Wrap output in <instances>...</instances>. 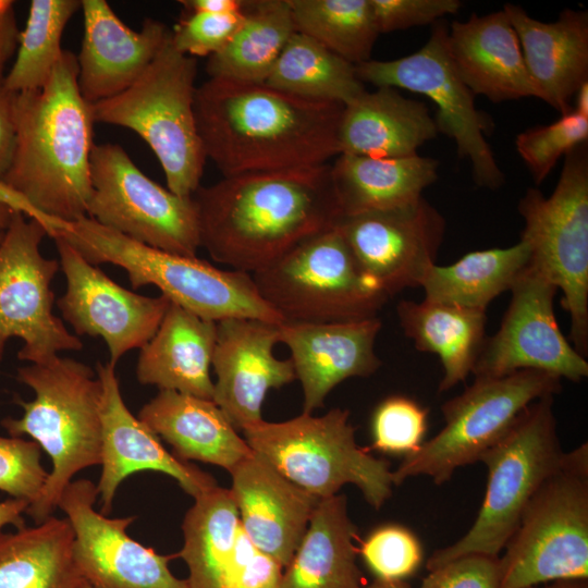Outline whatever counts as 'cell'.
<instances>
[{
    "label": "cell",
    "instance_id": "6da1fadb",
    "mask_svg": "<svg viewBox=\"0 0 588 588\" xmlns=\"http://www.w3.org/2000/svg\"><path fill=\"white\" fill-rule=\"evenodd\" d=\"M343 108L265 83L222 78L199 85L194 102L205 156L223 176L327 164L340 155Z\"/></svg>",
    "mask_w": 588,
    "mask_h": 588
},
{
    "label": "cell",
    "instance_id": "7a4b0ae2",
    "mask_svg": "<svg viewBox=\"0 0 588 588\" xmlns=\"http://www.w3.org/2000/svg\"><path fill=\"white\" fill-rule=\"evenodd\" d=\"M200 247L255 273L339 219L330 164L223 176L193 194Z\"/></svg>",
    "mask_w": 588,
    "mask_h": 588
},
{
    "label": "cell",
    "instance_id": "3957f363",
    "mask_svg": "<svg viewBox=\"0 0 588 588\" xmlns=\"http://www.w3.org/2000/svg\"><path fill=\"white\" fill-rule=\"evenodd\" d=\"M76 56L64 50L47 83L16 93V146L2 183L53 236L87 217L94 143L91 105L79 93Z\"/></svg>",
    "mask_w": 588,
    "mask_h": 588
},
{
    "label": "cell",
    "instance_id": "277c9868",
    "mask_svg": "<svg viewBox=\"0 0 588 588\" xmlns=\"http://www.w3.org/2000/svg\"><path fill=\"white\" fill-rule=\"evenodd\" d=\"M17 380L35 397L16 399L23 415L7 417L1 426L11 437L29 436L52 461L39 498L25 512L40 524L52 515L78 471L101 464L102 387L89 366L59 356L19 368Z\"/></svg>",
    "mask_w": 588,
    "mask_h": 588
},
{
    "label": "cell",
    "instance_id": "5b68a950",
    "mask_svg": "<svg viewBox=\"0 0 588 588\" xmlns=\"http://www.w3.org/2000/svg\"><path fill=\"white\" fill-rule=\"evenodd\" d=\"M56 234L91 265L111 264L125 270L133 289L154 285L170 302L206 320L256 318L282 322L259 295L250 273L223 270L198 257L150 247L89 217L68 223Z\"/></svg>",
    "mask_w": 588,
    "mask_h": 588
},
{
    "label": "cell",
    "instance_id": "8992f818",
    "mask_svg": "<svg viewBox=\"0 0 588 588\" xmlns=\"http://www.w3.org/2000/svg\"><path fill=\"white\" fill-rule=\"evenodd\" d=\"M170 36L128 88L91 105V111L95 122L136 133L158 158L167 188L192 197L207 160L194 109L197 61L179 52Z\"/></svg>",
    "mask_w": 588,
    "mask_h": 588
},
{
    "label": "cell",
    "instance_id": "52a82bcc",
    "mask_svg": "<svg viewBox=\"0 0 588 588\" xmlns=\"http://www.w3.org/2000/svg\"><path fill=\"white\" fill-rule=\"evenodd\" d=\"M499 558L501 588L588 580V444L564 452Z\"/></svg>",
    "mask_w": 588,
    "mask_h": 588
},
{
    "label": "cell",
    "instance_id": "ba28073f",
    "mask_svg": "<svg viewBox=\"0 0 588 588\" xmlns=\"http://www.w3.org/2000/svg\"><path fill=\"white\" fill-rule=\"evenodd\" d=\"M563 454L553 396L532 402L510 431L480 457L488 479L473 526L453 544L436 550L427 561V569L468 554L499 556L527 503Z\"/></svg>",
    "mask_w": 588,
    "mask_h": 588
},
{
    "label": "cell",
    "instance_id": "9c48e42d",
    "mask_svg": "<svg viewBox=\"0 0 588 588\" xmlns=\"http://www.w3.org/2000/svg\"><path fill=\"white\" fill-rule=\"evenodd\" d=\"M243 433L253 451L318 499L336 494L346 483L355 485L375 509L391 497L390 464L357 445L347 409L335 407L322 416L302 413L280 422L261 420Z\"/></svg>",
    "mask_w": 588,
    "mask_h": 588
},
{
    "label": "cell",
    "instance_id": "30bf717a",
    "mask_svg": "<svg viewBox=\"0 0 588 588\" xmlns=\"http://www.w3.org/2000/svg\"><path fill=\"white\" fill-rule=\"evenodd\" d=\"M252 277L259 295L282 321L373 318L390 298L360 269L334 225L301 242Z\"/></svg>",
    "mask_w": 588,
    "mask_h": 588
},
{
    "label": "cell",
    "instance_id": "8fae6325",
    "mask_svg": "<svg viewBox=\"0 0 588 588\" xmlns=\"http://www.w3.org/2000/svg\"><path fill=\"white\" fill-rule=\"evenodd\" d=\"M525 225L520 238L530 248V264L562 292L571 318L569 341L588 353V147L583 143L564 156L553 193L529 187L518 203Z\"/></svg>",
    "mask_w": 588,
    "mask_h": 588
},
{
    "label": "cell",
    "instance_id": "7c38bea8",
    "mask_svg": "<svg viewBox=\"0 0 588 588\" xmlns=\"http://www.w3.org/2000/svg\"><path fill=\"white\" fill-rule=\"evenodd\" d=\"M561 389V378L531 369L475 377L470 387L442 405L443 428L392 471L393 486L422 475L437 485L446 482L458 467L480 461L528 405Z\"/></svg>",
    "mask_w": 588,
    "mask_h": 588
},
{
    "label": "cell",
    "instance_id": "4fadbf2b",
    "mask_svg": "<svg viewBox=\"0 0 588 588\" xmlns=\"http://www.w3.org/2000/svg\"><path fill=\"white\" fill-rule=\"evenodd\" d=\"M87 217L138 243L197 257L200 247L193 197H181L148 177L119 144H95Z\"/></svg>",
    "mask_w": 588,
    "mask_h": 588
},
{
    "label": "cell",
    "instance_id": "5bb4252c",
    "mask_svg": "<svg viewBox=\"0 0 588 588\" xmlns=\"http://www.w3.org/2000/svg\"><path fill=\"white\" fill-rule=\"evenodd\" d=\"M448 27L433 26L428 41L416 52L390 61L368 60L355 65L363 83L421 94L437 107L439 133L454 140L457 154L471 166L480 187L497 189L504 182L485 134L489 123L477 110L474 94L460 77L448 50Z\"/></svg>",
    "mask_w": 588,
    "mask_h": 588
},
{
    "label": "cell",
    "instance_id": "9a60e30c",
    "mask_svg": "<svg viewBox=\"0 0 588 588\" xmlns=\"http://www.w3.org/2000/svg\"><path fill=\"white\" fill-rule=\"evenodd\" d=\"M46 235L48 229L39 220L16 211L0 242V362L12 338L23 341L19 359L30 364L83 348L52 311L51 283L60 262L42 255Z\"/></svg>",
    "mask_w": 588,
    "mask_h": 588
},
{
    "label": "cell",
    "instance_id": "2e32d148",
    "mask_svg": "<svg viewBox=\"0 0 588 588\" xmlns=\"http://www.w3.org/2000/svg\"><path fill=\"white\" fill-rule=\"evenodd\" d=\"M499 330L486 338L475 377H501L518 370L544 371L579 382L588 363L562 333L553 301L558 287L530 262L513 284Z\"/></svg>",
    "mask_w": 588,
    "mask_h": 588
},
{
    "label": "cell",
    "instance_id": "e0dca14e",
    "mask_svg": "<svg viewBox=\"0 0 588 588\" xmlns=\"http://www.w3.org/2000/svg\"><path fill=\"white\" fill-rule=\"evenodd\" d=\"M444 217L424 197L391 209L341 216L334 228L360 269L391 297L421 286L436 265Z\"/></svg>",
    "mask_w": 588,
    "mask_h": 588
},
{
    "label": "cell",
    "instance_id": "ac0fdd59",
    "mask_svg": "<svg viewBox=\"0 0 588 588\" xmlns=\"http://www.w3.org/2000/svg\"><path fill=\"white\" fill-rule=\"evenodd\" d=\"M60 267L65 278V291L57 301L63 319L77 335L101 338L109 352V363L134 348H142L155 334L170 301L134 293L88 262L64 238L52 236Z\"/></svg>",
    "mask_w": 588,
    "mask_h": 588
},
{
    "label": "cell",
    "instance_id": "d6986e66",
    "mask_svg": "<svg viewBox=\"0 0 588 588\" xmlns=\"http://www.w3.org/2000/svg\"><path fill=\"white\" fill-rule=\"evenodd\" d=\"M97 486L88 479L72 480L58 507L73 534V559L93 588H188L169 568L172 555H161L127 535L135 516L109 518L94 509Z\"/></svg>",
    "mask_w": 588,
    "mask_h": 588
},
{
    "label": "cell",
    "instance_id": "ffe728a7",
    "mask_svg": "<svg viewBox=\"0 0 588 588\" xmlns=\"http://www.w3.org/2000/svg\"><path fill=\"white\" fill-rule=\"evenodd\" d=\"M279 323L256 318H226L217 322L211 367L216 373L212 401L236 430L262 419L270 389L296 379L290 358L274 356Z\"/></svg>",
    "mask_w": 588,
    "mask_h": 588
},
{
    "label": "cell",
    "instance_id": "44dd1931",
    "mask_svg": "<svg viewBox=\"0 0 588 588\" xmlns=\"http://www.w3.org/2000/svg\"><path fill=\"white\" fill-rule=\"evenodd\" d=\"M96 369L102 387V469L96 485L102 514L111 511L121 482L138 471L167 474L193 498L218 486L210 474L170 453L160 438L131 413L123 401L114 365L98 363Z\"/></svg>",
    "mask_w": 588,
    "mask_h": 588
},
{
    "label": "cell",
    "instance_id": "7402d4cb",
    "mask_svg": "<svg viewBox=\"0 0 588 588\" xmlns=\"http://www.w3.org/2000/svg\"><path fill=\"white\" fill-rule=\"evenodd\" d=\"M378 317L332 322L282 321L279 343L285 344L303 391V413L322 407L327 395L342 381L368 377L381 366L376 339Z\"/></svg>",
    "mask_w": 588,
    "mask_h": 588
},
{
    "label": "cell",
    "instance_id": "603a6c76",
    "mask_svg": "<svg viewBox=\"0 0 588 588\" xmlns=\"http://www.w3.org/2000/svg\"><path fill=\"white\" fill-rule=\"evenodd\" d=\"M230 474V491L244 532L258 550L286 567L320 499L292 482L255 451Z\"/></svg>",
    "mask_w": 588,
    "mask_h": 588
},
{
    "label": "cell",
    "instance_id": "cb8c5ba5",
    "mask_svg": "<svg viewBox=\"0 0 588 588\" xmlns=\"http://www.w3.org/2000/svg\"><path fill=\"white\" fill-rule=\"evenodd\" d=\"M84 35L76 56L77 85L90 105L128 88L148 68L171 30L146 19L138 30L126 26L105 0H83Z\"/></svg>",
    "mask_w": 588,
    "mask_h": 588
},
{
    "label": "cell",
    "instance_id": "d4e9b609",
    "mask_svg": "<svg viewBox=\"0 0 588 588\" xmlns=\"http://www.w3.org/2000/svg\"><path fill=\"white\" fill-rule=\"evenodd\" d=\"M519 40L537 98L561 114L573 110L578 87L588 81V13L566 9L553 22L531 17L522 7L502 9Z\"/></svg>",
    "mask_w": 588,
    "mask_h": 588
},
{
    "label": "cell",
    "instance_id": "484cf974",
    "mask_svg": "<svg viewBox=\"0 0 588 588\" xmlns=\"http://www.w3.org/2000/svg\"><path fill=\"white\" fill-rule=\"evenodd\" d=\"M446 42L460 77L474 96L492 102L537 98L518 37L503 10L454 21Z\"/></svg>",
    "mask_w": 588,
    "mask_h": 588
},
{
    "label": "cell",
    "instance_id": "4316f807",
    "mask_svg": "<svg viewBox=\"0 0 588 588\" xmlns=\"http://www.w3.org/2000/svg\"><path fill=\"white\" fill-rule=\"evenodd\" d=\"M439 132L427 106L392 87L365 90L345 105L339 126L340 154L403 158Z\"/></svg>",
    "mask_w": 588,
    "mask_h": 588
},
{
    "label": "cell",
    "instance_id": "83f0119b",
    "mask_svg": "<svg viewBox=\"0 0 588 588\" xmlns=\"http://www.w3.org/2000/svg\"><path fill=\"white\" fill-rule=\"evenodd\" d=\"M137 417L185 462L209 463L230 473L253 451L212 400L159 390Z\"/></svg>",
    "mask_w": 588,
    "mask_h": 588
},
{
    "label": "cell",
    "instance_id": "f1b7e54d",
    "mask_svg": "<svg viewBox=\"0 0 588 588\" xmlns=\"http://www.w3.org/2000/svg\"><path fill=\"white\" fill-rule=\"evenodd\" d=\"M217 322L170 302L160 326L140 348L136 377L142 384L212 400L210 376Z\"/></svg>",
    "mask_w": 588,
    "mask_h": 588
},
{
    "label": "cell",
    "instance_id": "f546056e",
    "mask_svg": "<svg viewBox=\"0 0 588 588\" xmlns=\"http://www.w3.org/2000/svg\"><path fill=\"white\" fill-rule=\"evenodd\" d=\"M438 160L415 155L372 158L340 154L330 164L341 216L401 207L419 199L438 179ZM340 216V217H341Z\"/></svg>",
    "mask_w": 588,
    "mask_h": 588
},
{
    "label": "cell",
    "instance_id": "4dcf8cb0",
    "mask_svg": "<svg viewBox=\"0 0 588 588\" xmlns=\"http://www.w3.org/2000/svg\"><path fill=\"white\" fill-rule=\"evenodd\" d=\"M356 527L343 494L320 499L279 588H360Z\"/></svg>",
    "mask_w": 588,
    "mask_h": 588
},
{
    "label": "cell",
    "instance_id": "1f68e13d",
    "mask_svg": "<svg viewBox=\"0 0 588 588\" xmlns=\"http://www.w3.org/2000/svg\"><path fill=\"white\" fill-rule=\"evenodd\" d=\"M396 314L415 347L439 356L443 368L439 392L449 391L473 372L486 340V311L427 299H403Z\"/></svg>",
    "mask_w": 588,
    "mask_h": 588
},
{
    "label": "cell",
    "instance_id": "d6a6232c",
    "mask_svg": "<svg viewBox=\"0 0 588 588\" xmlns=\"http://www.w3.org/2000/svg\"><path fill=\"white\" fill-rule=\"evenodd\" d=\"M68 518L49 516L34 527L0 531V588H78Z\"/></svg>",
    "mask_w": 588,
    "mask_h": 588
},
{
    "label": "cell",
    "instance_id": "836d02e7",
    "mask_svg": "<svg viewBox=\"0 0 588 588\" xmlns=\"http://www.w3.org/2000/svg\"><path fill=\"white\" fill-rule=\"evenodd\" d=\"M529 262L530 248L520 238L510 247L468 253L449 266L433 265L420 287L427 301L486 311Z\"/></svg>",
    "mask_w": 588,
    "mask_h": 588
},
{
    "label": "cell",
    "instance_id": "e575fe53",
    "mask_svg": "<svg viewBox=\"0 0 588 588\" xmlns=\"http://www.w3.org/2000/svg\"><path fill=\"white\" fill-rule=\"evenodd\" d=\"M243 12L233 38L208 58L209 78L265 83L296 32L289 0L245 1Z\"/></svg>",
    "mask_w": 588,
    "mask_h": 588
},
{
    "label": "cell",
    "instance_id": "d590c367",
    "mask_svg": "<svg viewBox=\"0 0 588 588\" xmlns=\"http://www.w3.org/2000/svg\"><path fill=\"white\" fill-rule=\"evenodd\" d=\"M194 499L182 524L184 543L176 554L187 565V587L225 588L240 526L237 506L230 489L219 486Z\"/></svg>",
    "mask_w": 588,
    "mask_h": 588
},
{
    "label": "cell",
    "instance_id": "8d00e7d4",
    "mask_svg": "<svg viewBox=\"0 0 588 588\" xmlns=\"http://www.w3.org/2000/svg\"><path fill=\"white\" fill-rule=\"evenodd\" d=\"M265 84L287 94L347 105L366 89L355 65L295 32Z\"/></svg>",
    "mask_w": 588,
    "mask_h": 588
},
{
    "label": "cell",
    "instance_id": "74e56055",
    "mask_svg": "<svg viewBox=\"0 0 588 588\" xmlns=\"http://www.w3.org/2000/svg\"><path fill=\"white\" fill-rule=\"evenodd\" d=\"M295 29L357 65L379 35L369 0H289Z\"/></svg>",
    "mask_w": 588,
    "mask_h": 588
},
{
    "label": "cell",
    "instance_id": "f35d334b",
    "mask_svg": "<svg viewBox=\"0 0 588 588\" xmlns=\"http://www.w3.org/2000/svg\"><path fill=\"white\" fill-rule=\"evenodd\" d=\"M82 8L79 0H33L3 87L12 93L41 88L60 60L62 34Z\"/></svg>",
    "mask_w": 588,
    "mask_h": 588
},
{
    "label": "cell",
    "instance_id": "ab89813d",
    "mask_svg": "<svg viewBox=\"0 0 588 588\" xmlns=\"http://www.w3.org/2000/svg\"><path fill=\"white\" fill-rule=\"evenodd\" d=\"M588 118L574 110L548 125L530 127L515 138V148L536 184L542 183L561 157L587 143Z\"/></svg>",
    "mask_w": 588,
    "mask_h": 588
},
{
    "label": "cell",
    "instance_id": "60d3db41",
    "mask_svg": "<svg viewBox=\"0 0 588 588\" xmlns=\"http://www.w3.org/2000/svg\"><path fill=\"white\" fill-rule=\"evenodd\" d=\"M427 426L426 407L403 395L389 396L373 412L371 448L405 457L420 449Z\"/></svg>",
    "mask_w": 588,
    "mask_h": 588
},
{
    "label": "cell",
    "instance_id": "b9f144b4",
    "mask_svg": "<svg viewBox=\"0 0 588 588\" xmlns=\"http://www.w3.org/2000/svg\"><path fill=\"white\" fill-rule=\"evenodd\" d=\"M364 562L380 580H404L422 562L418 538L400 525H385L372 531L360 548Z\"/></svg>",
    "mask_w": 588,
    "mask_h": 588
},
{
    "label": "cell",
    "instance_id": "7bdbcfd3",
    "mask_svg": "<svg viewBox=\"0 0 588 588\" xmlns=\"http://www.w3.org/2000/svg\"><path fill=\"white\" fill-rule=\"evenodd\" d=\"M49 473L41 465V448L34 440L0 436V490L33 504Z\"/></svg>",
    "mask_w": 588,
    "mask_h": 588
},
{
    "label": "cell",
    "instance_id": "ee69618b",
    "mask_svg": "<svg viewBox=\"0 0 588 588\" xmlns=\"http://www.w3.org/2000/svg\"><path fill=\"white\" fill-rule=\"evenodd\" d=\"M243 21V11L231 14L186 12L171 30V42L183 54L209 58L229 44Z\"/></svg>",
    "mask_w": 588,
    "mask_h": 588
},
{
    "label": "cell",
    "instance_id": "f6af8a7d",
    "mask_svg": "<svg viewBox=\"0 0 588 588\" xmlns=\"http://www.w3.org/2000/svg\"><path fill=\"white\" fill-rule=\"evenodd\" d=\"M369 3L379 34L436 24L463 5L460 0H369Z\"/></svg>",
    "mask_w": 588,
    "mask_h": 588
},
{
    "label": "cell",
    "instance_id": "bcb514c9",
    "mask_svg": "<svg viewBox=\"0 0 588 588\" xmlns=\"http://www.w3.org/2000/svg\"><path fill=\"white\" fill-rule=\"evenodd\" d=\"M282 574V565L258 550L240 524L225 588H279Z\"/></svg>",
    "mask_w": 588,
    "mask_h": 588
},
{
    "label": "cell",
    "instance_id": "7dc6e473",
    "mask_svg": "<svg viewBox=\"0 0 588 588\" xmlns=\"http://www.w3.org/2000/svg\"><path fill=\"white\" fill-rule=\"evenodd\" d=\"M419 588H501L499 556L468 554L454 559L429 571Z\"/></svg>",
    "mask_w": 588,
    "mask_h": 588
},
{
    "label": "cell",
    "instance_id": "c3c4849f",
    "mask_svg": "<svg viewBox=\"0 0 588 588\" xmlns=\"http://www.w3.org/2000/svg\"><path fill=\"white\" fill-rule=\"evenodd\" d=\"M15 97L16 93L0 87V203L20 210L21 199L2 183L11 168L16 146Z\"/></svg>",
    "mask_w": 588,
    "mask_h": 588
},
{
    "label": "cell",
    "instance_id": "681fc988",
    "mask_svg": "<svg viewBox=\"0 0 588 588\" xmlns=\"http://www.w3.org/2000/svg\"><path fill=\"white\" fill-rule=\"evenodd\" d=\"M20 33L13 2L0 0V87L7 75V64L15 56Z\"/></svg>",
    "mask_w": 588,
    "mask_h": 588
},
{
    "label": "cell",
    "instance_id": "f907efd6",
    "mask_svg": "<svg viewBox=\"0 0 588 588\" xmlns=\"http://www.w3.org/2000/svg\"><path fill=\"white\" fill-rule=\"evenodd\" d=\"M185 12H206L215 14H231L243 11V0H181Z\"/></svg>",
    "mask_w": 588,
    "mask_h": 588
},
{
    "label": "cell",
    "instance_id": "816d5d0a",
    "mask_svg": "<svg viewBox=\"0 0 588 588\" xmlns=\"http://www.w3.org/2000/svg\"><path fill=\"white\" fill-rule=\"evenodd\" d=\"M29 503L21 499H8L0 502V531L7 525H12L16 529L25 527L23 514Z\"/></svg>",
    "mask_w": 588,
    "mask_h": 588
},
{
    "label": "cell",
    "instance_id": "f5cc1de1",
    "mask_svg": "<svg viewBox=\"0 0 588 588\" xmlns=\"http://www.w3.org/2000/svg\"><path fill=\"white\" fill-rule=\"evenodd\" d=\"M573 100H575L573 110L578 114L588 118V81L578 87Z\"/></svg>",
    "mask_w": 588,
    "mask_h": 588
},
{
    "label": "cell",
    "instance_id": "db71d44e",
    "mask_svg": "<svg viewBox=\"0 0 588 588\" xmlns=\"http://www.w3.org/2000/svg\"><path fill=\"white\" fill-rule=\"evenodd\" d=\"M15 212L16 210L9 205L0 203V242L2 241Z\"/></svg>",
    "mask_w": 588,
    "mask_h": 588
},
{
    "label": "cell",
    "instance_id": "11a10c76",
    "mask_svg": "<svg viewBox=\"0 0 588 588\" xmlns=\"http://www.w3.org/2000/svg\"><path fill=\"white\" fill-rule=\"evenodd\" d=\"M528 588H588V580H556Z\"/></svg>",
    "mask_w": 588,
    "mask_h": 588
},
{
    "label": "cell",
    "instance_id": "9f6ffc18",
    "mask_svg": "<svg viewBox=\"0 0 588 588\" xmlns=\"http://www.w3.org/2000/svg\"><path fill=\"white\" fill-rule=\"evenodd\" d=\"M360 588H412V587L408 584H406L404 580L389 581V580L376 579L370 585L364 586Z\"/></svg>",
    "mask_w": 588,
    "mask_h": 588
},
{
    "label": "cell",
    "instance_id": "6f0895ef",
    "mask_svg": "<svg viewBox=\"0 0 588 588\" xmlns=\"http://www.w3.org/2000/svg\"><path fill=\"white\" fill-rule=\"evenodd\" d=\"M78 588H93L87 581H83Z\"/></svg>",
    "mask_w": 588,
    "mask_h": 588
}]
</instances>
